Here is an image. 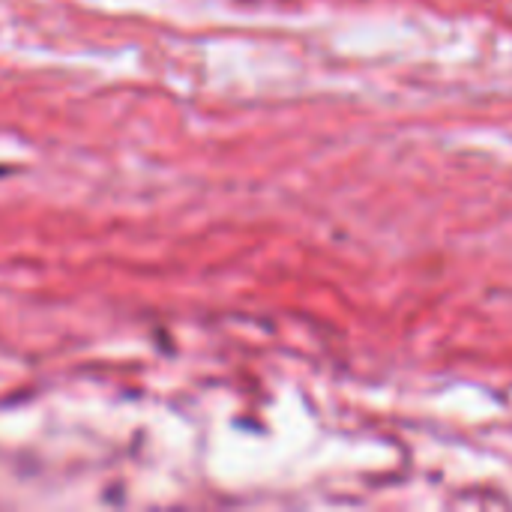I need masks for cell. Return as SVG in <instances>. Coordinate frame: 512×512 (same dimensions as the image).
I'll list each match as a JSON object with an SVG mask.
<instances>
[{
    "instance_id": "1",
    "label": "cell",
    "mask_w": 512,
    "mask_h": 512,
    "mask_svg": "<svg viewBox=\"0 0 512 512\" xmlns=\"http://www.w3.org/2000/svg\"><path fill=\"white\" fill-rule=\"evenodd\" d=\"M0 174H3V168H0Z\"/></svg>"
}]
</instances>
